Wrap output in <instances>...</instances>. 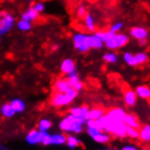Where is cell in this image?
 <instances>
[{
    "mask_svg": "<svg viewBox=\"0 0 150 150\" xmlns=\"http://www.w3.org/2000/svg\"><path fill=\"white\" fill-rule=\"evenodd\" d=\"M85 120L82 117H75L72 115H67L64 117L63 120L59 124L60 129L65 132H73V133H81L83 130L82 126L85 123Z\"/></svg>",
    "mask_w": 150,
    "mask_h": 150,
    "instance_id": "6da1fadb",
    "label": "cell"
},
{
    "mask_svg": "<svg viewBox=\"0 0 150 150\" xmlns=\"http://www.w3.org/2000/svg\"><path fill=\"white\" fill-rule=\"evenodd\" d=\"M139 138L142 141H150V126L146 125L139 130Z\"/></svg>",
    "mask_w": 150,
    "mask_h": 150,
    "instance_id": "ffe728a7",
    "label": "cell"
},
{
    "mask_svg": "<svg viewBox=\"0 0 150 150\" xmlns=\"http://www.w3.org/2000/svg\"><path fill=\"white\" fill-rule=\"evenodd\" d=\"M106 150H112V149H106Z\"/></svg>",
    "mask_w": 150,
    "mask_h": 150,
    "instance_id": "7dc6e473",
    "label": "cell"
},
{
    "mask_svg": "<svg viewBox=\"0 0 150 150\" xmlns=\"http://www.w3.org/2000/svg\"><path fill=\"white\" fill-rule=\"evenodd\" d=\"M84 86H85V84L80 81H78V83H76V84L74 85V86H73V89L78 92V91H80L81 90H83Z\"/></svg>",
    "mask_w": 150,
    "mask_h": 150,
    "instance_id": "ab89813d",
    "label": "cell"
},
{
    "mask_svg": "<svg viewBox=\"0 0 150 150\" xmlns=\"http://www.w3.org/2000/svg\"><path fill=\"white\" fill-rule=\"evenodd\" d=\"M122 150H137V148L134 146H126L122 148Z\"/></svg>",
    "mask_w": 150,
    "mask_h": 150,
    "instance_id": "60d3db41",
    "label": "cell"
},
{
    "mask_svg": "<svg viewBox=\"0 0 150 150\" xmlns=\"http://www.w3.org/2000/svg\"><path fill=\"white\" fill-rule=\"evenodd\" d=\"M146 44V39L139 40V45H140L141 46H142V45H145Z\"/></svg>",
    "mask_w": 150,
    "mask_h": 150,
    "instance_id": "b9f144b4",
    "label": "cell"
},
{
    "mask_svg": "<svg viewBox=\"0 0 150 150\" xmlns=\"http://www.w3.org/2000/svg\"><path fill=\"white\" fill-rule=\"evenodd\" d=\"M81 110V117H84L85 120H88V112H89V108L88 105H83L80 107Z\"/></svg>",
    "mask_w": 150,
    "mask_h": 150,
    "instance_id": "e575fe53",
    "label": "cell"
},
{
    "mask_svg": "<svg viewBox=\"0 0 150 150\" xmlns=\"http://www.w3.org/2000/svg\"><path fill=\"white\" fill-rule=\"evenodd\" d=\"M10 104H11L12 108L14 109V110L16 112H22V111H24V110L26 108V105H25L24 101L19 99L13 100L11 102H10Z\"/></svg>",
    "mask_w": 150,
    "mask_h": 150,
    "instance_id": "7402d4cb",
    "label": "cell"
},
{
    "mask_svg": "<svg viewBox=\"0 0 150 150\" xmlns=\"http://www.w3.org/2000/svg\"><path fill=\"white\" fill-rule=\"evenodd\" d=\"M66 137H67L66 143L70 148H76V147H78L79 146H81V141L79 139H78L76 137L71 136V135H68Z\"/></svg>",
    "mask_w": 150,
    "mask_h": 150,
    "instance_id": "603a6c76",
    "label": "cell"
},
{
    "mask_svg": "<svg viewBox=\"0 0 150 150\" xmlns=\"http://www.w3.org/2000/svg\"><path fill=\"white\" fill-rule=\"evenodd\" d=\"M67 137L62 134H56L54 136H51V144L54 145H62L66 143Z\"/></svg>",
    "mask_w": 150,
    "mask_h": 150,
    "instance_id": "484cf974",
    "label": "cell"
},
{
    "mask_svg": "<svg viewBox=\"0 0 150 150\" xmlns=\"http://www.w3.org/2000/svg\"><path fill=\"white\" fill-rule=\"evenodd\" d=\"M94 35L95 36H98L100 40H102L104 42V44L106 42V41H108L109 39H111L116 34L115 33H112V32H110L109 30L108 31H106V30H99V31H95Z\"/></svg>",
    "mask_w": 150,
    "mask_h": 150,
    "instance_id": "ac0fdd59",
    "label": "cell"
},
{
    "mask_svg": "<svg viewBox=\"0 0 150 150\" xmlns=\"http://www.w3.org/2000/svg\"><path fill=\"white\" fill-rule=\"evenodd\" d=\"M77 70L76 68V62L74 60L70 58H67L65 60H63L61 64H60V71L63 74L68 75L69 73L73 72Z\"/></svg>",
    "mask_w": 150,
    "mask_h": 150,
    "instance_id": "9c48e42d",
    "label": "cell"
},
{
    "mask_svg": "<svg viewBox=\"0 0 150 150\" xmlns=\"http://www.w3.org/2000/svg\"><path fill=\"white\" fill-rule=\"evenodd\" d=\"M126 112L122 109V108H112L106 112V115H108L113 120L116 121H121L125 122L126 117Z\"/></svg>",
    "mask_w": 150,
    "mask_h": 150,
    "instance_id": "52a82bcc",
    "label": "cell"
},
{
    "mask_svg": "<svg viewBox=\"0 0 150 150\" xmlns=\"http://www.w3.org/2000/svg\"><path fill=\"white\" fill-rule=\"evenodd\" d=\"M106 113V110L104 108H102V107H95V108L89 110L88 120H98L101 117H103Z\"/></svg>",
    "mask_w": 150,
    "mask_h": 150,
    "instance_id": "7c38bea8",
    "label": "cell"
},
{
    "mask_svg": "<svg viewBox=\"0 0 150 150\" xmlns=\"http://www.w3.org/2000/svg\"><path fill=\"white\" fill-rule=\"evenodd\" d=\"M91 2H96V1H99V0H90Z\"/></svg>",
    "mask_w": 150,
    "mask_h": 150,
    "instance_id": "ee69618b",
    "label": "cell"
},
{
    "mask_svg": "<svg viewBox=\"0 0 150 150\" xmlns=\"http://www.w3.org/2000/svg\"><path fill=\"white\" fill-rule=\"evenodd\" d=\"M2 15H3V11L2 10H0V20H1V18H2Z\"/></svg>",
    "mask_w": 150,
    "mask_h": 150,
    "instance_id": "7bdbcfd3",
    "label": "cell"
},
{
    "mask_svg": "<svg viewBox=\"0 0 150 150\" xmlns=\"http://www.w3.org/2000/svg\"><path fill=\"white\" fill-rule=\"evenodd\" d=\"M143 150H150V149H143Z\"/></svg>",
    "mask_w": 150,
    "mask_h": 150,
    "instance_id": "bcb514c9",
    "label": "cell"
},
{
    "mask_svg": "<svg viewBox=\"0 0 150 150\" xmlns=\"http://www.w3.org/2000/svg\"><path fill=\"white\" fill-rule=\"evenodd\" d=\"M103 60L108 63H116L117 62V55L114 52H106L103 56Z\"/></svg>",
    "mask_w": 150,
    "mask_h": 150,
    "instance_id": "f546056e",
    "label": "cell"
},
{
    "mask_svg": "<svg viewBox=\"0 0 150 150\" xmlns=\"http://www.w3.org/2000/svg\"><path fill=\"white\" fill-rule=\"evenodd\" d=\"M27 141L32 145L40 143V131L37 129H31L27 136Z\"/></svg>",
    "mask_w": 150,
    "mask_h": 150,
    "instance_id": "e0dca14e",
    "label": "cell"
},
{
    "mask_svg": "<svg viewBox=\"0 0 150 150\" xmlns=\"http://www.w3.org/2000/svg\"><path fill=\"white\" fill-rule=\"evenodd\" d=\"M16 18L15 16L7 11H3L2 18L0 20V37L7 35L15 25Z\"/></svg>",
    "mask_w": 150,
    "mask_h": 150,
    "instance_id": "3957f363",
    "label": "cell"
},
{
    "mask_svg": "<svg viewBox=\"0 0 150 150\" xmlns=\"http://www.w3.org/2000/svg\"><path fill=\"white\" fill-rule=\"evenodd\" d=\"M135 92H136V96H138V97L141 99L147 100L150 98V88H148L147 86H144V85H142V86H138V87H136Z\"/></svg>",
    "mask_w": 150,
    "mask_h": 150,
    "instance_id": "d6986e66",
    "label": "cell"
},
{
    "mask_svg": "<svg viewBox=\"0 0 150 150\" xmlns=\"http://www.w3.org/2000/svg\"><path fill=\"white\" fill-rule=\"evenodd\" d=\"M1 112H2L3 116L6 117H11L16 113V111L14 110V109L12 108V106H11V104H10V103H5L2 106Z\"/></svg>",
    "mask_w": 150,
    "mask_h": 150,
    "instance_id": "44dd1931",
    "label": "cell"
},
{
    "mask_svg": "<svg viewBox=\"0 0 150 150\" xmlns=\"http://www.w3.org/2000/svg\"><path fill=\"white\" fill-rule=\"evenodd\" d=\"M130 35L137 40H142L146 38L147 31L143 27H133L130 30Z\"/></svg>",
    "mask_w": 150,
    "mask_h": 150,
    "instance_id": "2e32d148",
    "label": "cell"
},
{
    "mask_svg": "<svg viewBox=\"0 0 150 150\" xmlns=\"http://www.w3.org/2000/svg\"><path fill=\"white\" fill-rule=\"evenodd\" d=\"M136 94L132 90H127L124 93V101L127 107H133L136 103Z\"/></svg>",
    "mask_w": 150,
    "mask_h": 150,
    "instance_id": "5bb4252c",
    "label": "cell"
},
{
    "mask_svg": "<svg viewBox=\"0 0 150 150\" xmlns=\"http://www.w3.org/2000/svg\"><path fill=\"white\" fill-rule=\"evenodd\" d=\"M87 132H88V134L90 136V137H94V136H95L98 133H99V132H101V131H99L98 129H96V128H91V127H88V129H87Z\"/></svg>",
    "mask_w": 150,
    "mask_h": 150,
    "instance_id": "f35d334b",
    "label": "cell"
},
{
    "mask_svg": "<svg viewBox=\"0 0 150 150\" xmlns=\"http://www.w3.org/2000/svg\"><path fill=\"white\" fill-rule=\"evenodd\" d=\"M88 34L85 33H76L72 36V42L74 48L76 49L78 52L85 53L88 52L90 48L88 45Z\"/></svg>",
    "mask_w": 150,
    "mask_h": 150,
    "instance_id": "277c9868",
    "label": "cell"
},
{
    "mask_svg": "<svg viewBox=\"0 0 150 150\" xmlns=\"http://www.w3.org/2000/svg\"><path fill=\"white\" fill-rule=\"evenodd\" d=\"M31 7L33 8L36 12H37L39 15L41 14V13H43L45 11V5H44V3H42V2H37V3H34L33 5L31 6Z\"/></svg>",
    "mask_w": 150,
    "mask_h": 150,
    "instance_id": "836d02e7",
    "label": "cell"
},
{
    "mask_svg": "<svg viewBox=\"0 0 150 150\" xmlns=\"http://www.w3.org/2000/svg\"><path fill=\"white\" fill-rule=\"evenodd\" d=\"M51 127H52V122L49 120L42 119L38 122V128H39L40 131H47Z\"/></svg>",
    "mask_w": 150,
    "mask_h": 150,
    "instance_id": "4316f807",
    "label": "cell"
},
{
    "mask_svg": "<svg viewBox=\"0 0 150 150\" xmlns=\"http://www.w3.org/2000/svg\"><path fill=\"white\" fill-rule=\"evenodd\" d=\"M17 27L21 32H28L32 29V23L23 19H20L17 23Z\"/></svg>",
    "mask_w": 150,
    "mask_h": 150,
    "instance_id": "cb8c5ba5",
    "label": "cell"
},
{
    "mask_svg": "<svg viewBox=\"0 0 150 150\" xmlns=\"http://www.w3.org/2000/svg\"><path fill=\"white\" fill-rule=\"evenodd\" d=\"M128 41H129V39L126 35L116 33L111 39L105 42V45L109 50H117L125 46L128 42Z\"/></svg>",
    "mask_w": 150,
    "mask_h": 150,
    "instance_id": "5b68a950",
    "label": "cell"
},
{
    "mask_svg": "<svg viewBox=\"0 0 150 150\" xmlns=\"http://www.w3.org/2000/svg\"><path fill=\"white\" fill-rule=\"evenodd\" d=\"M1 39H2V38H1V37H0V42H1Z\"/></svg>",
    "mask_w": 150,
    "mask_h": 150,
    "instance_id": "f6af8a7d",
    "label": "cell"
},
{
    "mask_svg": "<svg viewBox=\"0 0 150 150\" xmlns=\"http://www.w3.org/2000/svg\"><path fill=\"white\" fill-rule=\"evenodd\" d=\"M88 9L87 7H85L84 5L80 4L78 7H77V10H76V15H77V17L79 18V19H84L85 17V16H87L88 14Z\"/></svg>",
    "mask_w": 150,
    "mask_h": 150,
    "instance_id": "f1b7e54d",
    "label": "cell"
},
{
    "mask_svg": "<svg viewBox=\"0 0 150 150\" xmlns=\"http://www.w3.org/2000/svg\"><path fill=\"white\" fill-rule=\"evenodd\" d=\"M88 45L90 49H101L104 46V42L100 40L98 36L93 35H88Z\"/></svg>",
    "mask_w": 150,
    "mask_h": 150,
    "instance_id": "8fae6325",
    "label": "cell"
},
{
    "mask_svg": "<svg viewBox=\"0 0 150 150\" xmlns=\"http://www.w3.org/2000/svg\"><path fill=\"white\" fill-rule=\"evenodd\" d=\"M95 142L98 143H108L110 140V136L108 133H103V132H99L95 136H94L92 137Z\"/></svg>",
    "mask_w": 150,
    "mask_h": 150,
    "instance_id": "d4e9b609",
    "label": "cell"
},
{
    "mask_svg": "<svg viewBox=\"0 0 150 150\" xmlns=\"http://www.w3.org/2000/svg\"><path fill=\"white\" fill-rule=\"evenodd\" d=\"M125 123L128 127H133V128H136V129H139V128L141 127V125L138 120V117H136V115L133 113L126 114Z\"/></svg>",
    "mask_w": 150,
    "mask_h": 150,
    "instance_id": "4fadbf2b",
    "label": "cell"
},
{
    "mask_svg": "<svg viewBox=\"0 0 150 150\" xmlns=\"http://www.w3.org/2000/svg\"><path fill=\"white\" fill-rule=\"evenodd\" d=\"M122 26H123V24H122V23H116V24L112 25L109 27L108 30H109L110 32H112V33L116 34L117 32H118V31L122 28Z\"/></svg>",
    "mask_w": 150,
    "mask_h": 150,
    "instance_id": "8d00e7d4",
    "label": "cell"
},
{
    "mask_svg": "<svg viewBox=\"0 0 150 150\" xmlns=\"http://www.w3.org/2000/svg\"><path fill=\"white\" fill-rule=\"evenodd\" d=\"M72 87L68 83L67 78H61L55 81L54 85H53V92H61V93H66L69 90H71Z\"/></svg>",
    "mask_w": 150,
    "mask_h": 150,
    "instance_id": "ba28073f",
    "label": "cell"
},
{
    "mask_svg": "<svg viewBox=\"0 0 150 150\" xmlns=\"http://www.w3.org/2000/svg\"><path fill=\"white\" fill-rule=\"evenodd\" d=\"M124 60L125 62L130 66H137V64L135 60V56L133 54H131L130 52H126L124 54Z\"/></svg>",
    "mask_w": 150,
    "mask_h": 150,
    "instance_id": "1f68e13d",
    "label": "cell"
},
{
    "mask_svg": "<svg viewBox=\"0 0 150 150\" xmlns=\"http://www.w3.org/2000/svg\"><path fill=\"white\" fill-rule=\"evenodd\" d=\"M38 18H39V14L37 12H36L31 6L28 7L26 11H24L22 14L20 15V19L28 21V22H30V23L35 22V21H37Z\"/></svg>",
    "mask_w": 150,
    "mask_h": 150,
    "instance_id": "30bf717a",
    "label": "cell"
},
{
    "mask_svg": "<svg viewBox=\"0 0 150 150\" xmlns=\"http://www.w3.org/2000/svg\"><path fill=\"white\" fill-rule=\"evenodd\" d=\"M126 130H127V126L126 125L125 122L115 120L110 134L116 137L124 138L126 137Z\"/></svg>",
    "mask_w": 150,
    "mask_h": 150,
    "instance_id": "8992f818",
    "label": "cell"
},
{
    "mask_svg": "<svg viewBox=\"0 0 150 150\" xmlns=\"http://www.w3.org/2000/svg\"><path fill=\"white\" fill-rule=\"evenodd\" d=\"M40 143L44 146L51 145V136L47 131H40Z\"/></svg>",
    "mask_w": 150,
    "mask_h": 150,
    "instance_id": "83f0119b",
    "label": "cell"
},
{
    "mask_svg": "<svg viewBox=\"0 0 150 150\" xmlns=\"http://www.w3.org/2000/svg\"><path fill=\"white\" fill-rule=\"evenodd\" d=\"M126 137H129L130 138H133V139L138 138V137H139V130L136 129V128L128 127H127Z\"/></svg>",
    "mask_w": 150,
    "mask_h": 150,
    "instance_id": "d6a6232c",
    "label": "cell"
},
{
    "mask_svg": "<svg viewBox=\"0 0 150 150\" xmlns=\"http://www.w3.org/2000/svg\"><path fill=\"white\" fill-rule=\"evenodd\" d=\"M69 114L75 117H81V110L80 108H72L69 110Z\"/></svg>",
    "mask_w": 150,
    "mask_h": 150,
    "instance_id": "74e56055",
    "label": "cell"
},
{
    "mask_svg": "<svg viewBox=\"0 0 150 150\" xmlns=\"http://www.w3.org/2000/svg\"><path fill=\"white\" fill-rule=\"evenodd\" d=\"M135 56V60L137 65H140V64H144L148 61V56L146 54V53H137V54L134 55Z\"/></svg>",
    "mask_w": 150,
    "mask_h": 150,
    "instance_id": "4dcf8cb0",
    "label": "cell"
},
{
    "mask_svg": "<svg viewBox=\"0 0 150 150\" xmlns=\"http://www.w3.org/2000/svg\"><path fill=\"white\" fill-rule=\"evenodd\" d=\"M87 126L88 127H91V128H96V129H99V124L98 120H87Z\"/></svg>",
    "mask_w": 150,
    "mask_h": 150,
    "instance_id": "d590c367",
    "label": "cell"
},
{
    "mask_svg": "<svg viewBox=\"0 0 150 150\" xmlns=\"http://www.w3.org/2000/svg\"><path fill=\"white\" fill-rule=\"evenodd\" d=\"M83 20H84V25H85V29H87L88 32H91V33H95L96 31V26L95 24V19H94L93 16L90 13H88Z\"/></svg>",
    "mask_w": 150,
    "mask_h": 150,
    "instance_id": "9a60e30c",
    "label": "cell"
},
{
    "mask_svg": "<svg viewBox=\"0 0 150 150\" xmlns=\"http://www.w3.org/2000/svg\"><path fill=\"white\" fill-rule=\"evenodd\" d=\"M78 92L75 91L73 88L67 91L66 93L61 92H53L51 97V105L55 108H59L62 106H66L70 104L76 97L78 96Z\"/></svg>",
    "mask_w": 150,
    "mask_h": 150,
    "instance_id": "7a4b0ae2",
    "label": "cell"
}]
</instances>
